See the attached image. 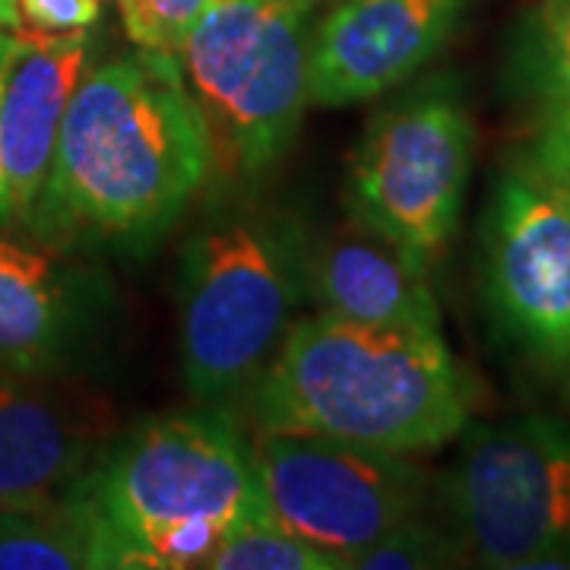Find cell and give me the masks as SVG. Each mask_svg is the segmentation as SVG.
<instances>
[{"mask_svg":"<svg viewBox=\"0 0 570 570\" xmlns=\"http://www.w3.org/2000/svg\"><path fill=\"white\" fill-rule=\"evenodd\" d=\"M209 178V137L178 55L137 48L86 70L26 225L58 247L108 242L142 250Z\"/></svg>","mask_w":570,"mask_h":570,"instance_id":"obj_1","label":"cell"},{"mask_svg":"<svg viewBox=\"0 0 570 570\" xmlns=\"http://www.w3.org/2000/svg\"><path fill=\"white\" fill-rule=\"evenodd\" d=\"M472 387L441 330L314 311L288 326L245 396L254 431L311 434L384 453H431L469 425Z\"/></svg>","mask_w":570,"mask_h":570,"instance_id":"obj_2","label":"cell"},{"mask_svg":"<svg viewBox=\"0 0 570 570\" xmlns=\"http://www.w3.org/2000/svg\"><path fill=\"white\" fill-rule=\"evenodd\" d=\"M99 570H197L261 508L250 434L228 406L159 412L108 441L70 485Z\"/></svg>","mask_w":570,"mask_h":570,"instance_id":"obj_3","label":"cell"},{"mask_svg":"<svg viewBox=\"0 0 570 570\" xmlns=\"http://www.w3.org/2000/svg\"><path fill=\"white\" fill-rule=\"evenodd\" d=\"M223 187L181 250V371L197 403L245 400L307 302V232Z\"/></svg>","mask_w":570,"mask_h":570,"instance_id":"obj_4","label":"cell"},{"mask_svg":"<svg viewBox=\"0 0 570 570\" xmlns=\"http://www.w3.org/2000/svg\"><path fill=\"white\" fill-rule=\"evenodd\" d=\"M317 3L216 0L187 32L178 61L209 137V184H254L292 149L311 105Z\"/></svg>","mask_w":570,"mask_h":570,"instance_id":"obj_5","label":"cell"},{"mask_svg":"<svg viewBox=\"0 0 570 570\" xmlns=\"http://www.w3.org/2000/svg\"><path fill=\"white\" fill-rule=\"evenodd\" d=\"M472 156L456 82H422L367 121L346 165V213L428 266L460 225Z\"/></svg>","mask_w":570,"mask_h":570,"instance_id":"obj_6","label":"cell"},{"mask_svg":"<svg viewBox=\"0 0 570 570\" xmlns=\"http://www.w3.org/2000/svg\"><path fill=\"white\" fill-rule=\"evenodd\" d=\"M441 501L485 568H570V425L527 415L460 431Z\"/></svg>","mask_w":570,"mask_h":570,"instance_id":"obj_7","label":"cell"},{"mask_svg":"<svg viewBox=\"0 0 570 570\" xmlns=\"http://www.w3.org/2000/svg\"><path fill=\"white\" fill-rule=\"evenodd\" d=\"M250 460L261 508L346 570L396 523L425 513L431 475L403 453L311 434L254 431Z\"/></svg>","mask_w":570,"mask_h":570,"instance_id":"obj_8","label":"cell"},{"mask_svg":"<svg viewBox=\"0 0 570 570\" xmlns=\"http://www.w3.org/2000/svg\"><path fill=\"white\" fill-rule=\"evenodd\" d=\"M482 283L513 352L570 393V206L520 168L491 194Z\"/></svg>","mask_w":570,"mask_h":570,"instance_id":"obj_9","label":"cell"},{"mask_svg":"<svg viewBox=\"0 0 570 570\" xmlns=\"http://www.w3.org/2000/svg\"><path fill=\"white\" fill-rule=\"evenodd\" d=\"M472 0H340L314 26L311 105L371 102L412 80L453 39Z\"/></svg>","mask_w":570,"mask_h":570,"instance_id":"obj_10","label":"cell"},{"mask_svg":"<svg viewBox=\"0 0 570 570\" xmlns=\"http://www.w3.org/2000/svg\"><path fill=\"white\" fill-rule=\"evenodd\" d=\"M115 438V412L48 374L0 371V508L61 498Z\"/></svg>","mask_w":570,"mask_h":570,"instance_id":"obj_11","label":"cell"},{"mask_svg":"<svg viewBox=\"0 0 570 570\" xmlns=\"http://www.w3.org/2000/svg\"><path fill=\"white\" fill-rule=\"evenodd\" d=\"M92 61L89 32H13L0 77V163L13 219L26 223L48 181L67 105Z\"/></svg>","mask_w":570,"mask_h":570,"instance_id":"obj_12","label":"cell"},{"mask_svg":"<svg viewBox=\"0 0 570 570\" xmlns=\"http://www.w3.org/2000/svg\"><path fill=\"white\" fill-rule=\"evenodd\" d=\"M307 302L358 324L441 330L428 266L352 216L307 238Z\"/></svg>","mask_w":570,"mask_h":570,"instance_id":"obj_13","label":"cell"},{"mask_svg":"<svg viewBox=\"0 0 570 570\" xmlns=\"http://www.w3.org/2000/svg\"><path fill=\"white\" fill-rule=\"evenodd\" d=\"M82 276L58 245L0 235V371L55 374L82 333Z\"/></svg>","mask_w":570,"mask_h":570,"instance_id":"obj_14","label":"cell"},{"mask_svg":"<svg viewBox=\"0 0 570 570\" xmlns=\"http://www.w3.org/2000/svg\"><path fill=\"white\" fill-rule=\"evenodd\" d=\"M99 570L96 539L70 491L0 508V570Z\"/></svg>","mask_w":570,"mask_h":570,"instance_id":"obj_15","label":"cell"},{"mask_svg":"<svg viewBox=\"0 0 570 570\" xmlns=\"http://www.w3.org/2000/svg\"><path fill=\"white\" fill-rule=\"evenodd\" d=\"M204 570H343V564L257 508L225 535Z\"/></svg>","mask_w":570,"mask_h":570,"instance_id":"obj_16","label":"cell"},{"mask_svg":"<svg viewBox=\"0 0 570 570\" xmlns=\"http://www.w3.org/2000/svg\"><path fill=\"white\" fill-rule=\"evenodd\" d=\"M520 80L542 108H570V0H542L523 26Z\"/></svg>","mask_w":570,"mask_h":570,"instance_id":"obj_17","label":"cell"},{"mask_svg":"<svg viewBox=\"0 0 570 570\" xmlns=\"http://www.w3.org/2000/svg\"><path fill=\"white\" fill-rule=\"evenodd\" d=\"M466 542L453 523L444 527L431 520L428 513H415L403 523H396L377 542H371L355 561V570H434L463 568L469 564Z\"/></svg>","mask_w":570,"mask_h":570,"instance_id":"obj_18","label":"cell"},{"mask_svg":"<svg viewBox=\"0 0 570 570\" xmlns=\"http://www.w3.org/2000/svg\"><path fill=\"white\" fill-rule=\"evenodd\" d=\"M216 0H118L127 39L134 48L178 55L187 32Z\"/></svg>","mask_w":570,"mask_h":570,"instance_id":"obj_19","label":"cell"},{"mask_svg":"<svg viewBox=\"0 0 570 570\" xmlns=\"http://www.w3.org/2000/svg\"><path fill=\"white\" fill-rule=\"evenodd\" d=\"M517 168L570 206V108L539 111L535 130Z\"/></svg>","mask_w":570,"mask_h":570,"instance_id":"obj_20","label":"cell"},{"mask_svg":"<svg viewBox=\"0 0 570 570\" xmlns=\"http://www.w3.org/2000/svg\"><path fill=\"white\" fill-rule=\"evenodd\" d=\"M17 13H20V29L26 32L80 36L99 22L102 0H17Z\"/></svg>","mask_w":570,"mask_h":570,"instance_id":"obj_21","label":"cell"},{"mask_svg":"<svg viewBox=\"0 0 570 570\" xmlns=\"http://www.w3.org/2000/svg\"><path fill=\"white\" fill-rule=\"evenodd\" d=\"M10 48H13V32L0 29V77H3V63L10 58ZM13 219L10 213V197H7V181H3V163H0V225H7Z\"/></svg>","mask_w":570,"mask_h":570,"instance_id":"obj_22","label":"cell"},{"mask_svg":"<svg viewBox=\"0 0 570 570\" xmlns=\"http://www.w3.org/2000/svg\"><path fill=\"white\" fill-rule=\"evenodd\" d=\"M0 29H20L17 0H0Z\"/></svg>","mask_w":570,"mask_h":570,"instance_id":"obj_23","label":"cell"}]
</instances>
